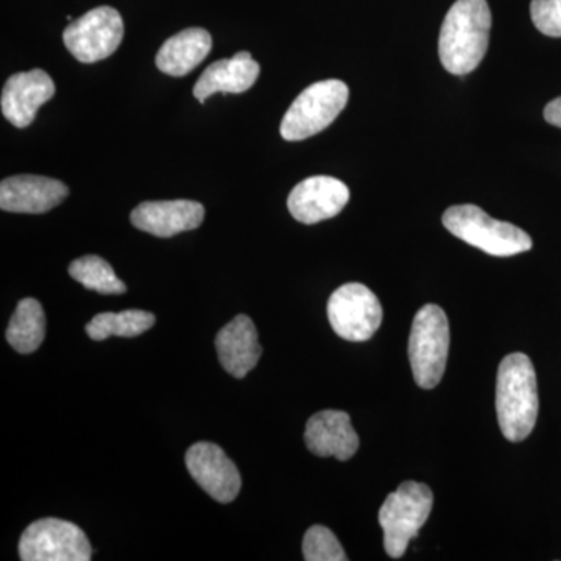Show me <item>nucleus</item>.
Here are the masks:
<instances>
[{"mask_svg": "<svg viewBox=\"0 0 561 561\" xmlns=\"http://www.w3.org/2000/svg\"><path fill=\"white\" fill-rule=\"evenodd\" d=\"M205 219L202 203L191 201L144 202L133 209L130 220L138 230L157 238H172L197 230Z\"/></svg>", "mask_w": 561, "mask_h": 561, "instance_id": "4468645a", "label": "nucleus"}, {"mask_svg": "<svg viewBox=\"0 0 561 561\" xmlns=\"http://www.w3.org/2000/svg\"><path fill=\"white\" fill-rule=\"evenodd\" d=\"M491 11L486 0H457L443 21L438 55L454 76L472 72L489 49Z\"/></svg>", "mask_w": 561, "mask_h": 561, "instance_id": "f257e3e1", "label": "nucleus"}, {"mask_svg": "<svg viewBox=\"0 0 561 561\" xmlns=\"http://www.w3.org/2000/svg\"><path fill=\"white\" fill-rule=\"evenodd\" d=\"M124 38V21L113 7H99L70 22L62 33L66 49L84 65L111 57Z\"/></svg>", "mask_w": 561, "mask_h": 561, "instance_id": "1a4fd4ad", "label": "nucleus"}, {"mask_svg": "<svg viewBox=\"0 0 561 561\" xmlns=\"http://www.w3.org/2000/svg\"><path fill=\"white\" fill-rule=\"evenodd\" d=\"M55 83L43 69L20 72L7 80L0 98L3 116L16 128H27L36 111L55 95Z\"/></svg>", "mask_w": 561, "mask_h": 561, "instance_id": "f8f14e48", "label": "nucleus"}, {"mask_svg": "<svg viewBox=\"0 0 561 561\" xmlns=\"http://www.w3.org/2000/svg\"><path fill=\"white\" fill-rule=\"evenodd\" d=\"M306 446L319 457L350 460L359 449V435L354 431L348 413L323 411L316 413L306 424Z\"/></svg>", "mask_w": 561, "mask_h": 561, "instance_id": "2eb2a0df", "label": "nucleus"}, {"mask_svg": "<svg viewBox=\"0 0 561 561\" xmlns=\"http://www.w3.org/2000/svg\"><path fill=\"white\" fill-rule=\"evenodd\" d=\"M210 47L209 32L201 27L186 28L162 44L157 54L158 69L172 77L187 76L208 57Z\"/></svg>", "mask_w": 561, "mask_h": 561, "instance_id": "a211bd4d", "label": "nucleus"}, {"mask_svg": "<svg viewBox=\"0 0 561 561\" xmlns=\"http://www.w3.org/2000/svg\"><path fill=\"white\" fill-rule=\"evenodd\" d=\"M260 72V65L251 58L249 51H239L232 58L208 66L192 92L202 103L217 92L242 94L256 83Z\"/></svg>", "mask_w": 561, "mask_h": 561, "instance_id": "f3484780", "label": "nucleus"}, {"mask_svg": "<svg viewBox=\"0 0 561 561\" xmlns=\"http://www.w3.org/2000/svg\"><path fill=\"white\" fill-rule=\"evenodd\" d=\"M69 195L60 180L38 175H16L0 183V208L7 213L44 214L57 208Z\"/></svg>", "mask_w": 561, "mask_h": 561, "instance_id": "ddd939ff", "label": "nucleus"}, {"mask_svg": "<svg viewBox=\"0 0 561 561\" xmlns=\"http://www.w3.org/2000/svg\"><path fill=\"white\" fill-rule=\"evenodd\" d=\"M217 354L225 371L243 379L261 359L262 348L257 331L250 317L238 316L221 328L216 337Z\"/></svg>", "mask_w": 561, "mask_h": 561, "instance_id": "dca6fc26", "label": "nucleus"}, {"mask_svg": "<svg viewBox=\"0 0 561 561\" xmlns=\"http://www.w3.org/2000/svg\"><path fill=\"white\" fill-rule=\"evenodd\" d=\"M22 561H90L91 542L77 524L57 518L32 523L20 541Z\"/></svg>", "mask_w": 561, "mask_h": 561, "instance_id": "0eeeda50", "label": "nucleus"}, {"mask_svg": "<svg viewBox=\"0 0 561 561\" xmlns=\"http://www.w3.org/2000/svg\"><path fill=\"white\" fill-rule=\"evenodd\" d=\"M382 317L381 301L360 283L339 287L328 301V319L343 341H370L381 327Z\"/></svg>", "mask_w": 561, "mask_h": 561, "instance_id": "6e6552de", "label": "nucleus"}, {"mask_svg": "<svg viewBox=\"0 0 561 561\" xmlns=\"http://www.w3.org/2000/svg\"><path fill=\"white\" fill-rule=\"evenodd\" d=\"M350 90L341 80L317 81L295 99L280 122V136L302 140L330 127L345 110Z\"/></svg>", "mask_w": 561, "mask_h": 561, "instance_id": "423d86ee", "label": "nucleus"}, {"mask_svg": "<svg viewBox=\"0 0 561 561\" xmlns=\"http://www.w3.org/2000/svg\"><path fill=\"white\" fill-rule=\"evenodd\" d=\"M530 16L542 35L561 38V0H531Z\"/></svg>", "mask_w": 561, "mask_h": 561, "instance_id": "5701e85b", "label": "nucleus"}, {"mask_svg": "<svg viewBox=\"0 0 561 561\" xmlns=\"http://www.w3.org/2000/svg\"><path fill=\"white\" fill-rule=\"evenodd\" d=\"M434 505V494L426 483L408 481L390 493L379 511L383 548L391 559H401L409 542L419 537Z\"/></svg>", "mask_w": 561, "mask_h": 561, "instance_id": "20e7f679", "label": "nucleus"}, {"mask_svg": "<svg viewBox=\"0 0 561 561\" xmlns=\"http://www.w3.org/2000/svg\"><path fill=\"white\" fill-rule=\"evenodd\" d=\"M184 460L192 479L213 500L220 504H230L238 497L242 486L241 472L216 443H195L187 449Z\"/></svg>", "mask_w": 561, "mask_h": 561, "instance_id": "9d476101", "label": "nucleus"}, {"mask_svg": "<svg viewBox=\"0 0 561 561\" xmlns=\"http://www.w3.org/2000/svg\"><path fill=\"white\" fill-rule=\"evenodd\" d=\"M7 341L21 354H31L39 348L46 337V316L35 298H24L18 305L7 328Z\"/></svg>", "mask_w": 561, "mask_h": 561, "instance_id": "6ab92c4d", "label": "nucleus"}, {"mask_svg": "<svg viewBox=\"0 0 561 561\" xmlns=\"http://www.w3.org/2000/svg\"><path fill=\"white\" fill-rule=\"evenodd\" d=\"M443 225L460 241L491 256L508 257L531 249L530 236L507 221L491 219L476 205L451 206L443 214Z\"/></svg>", "mask_w": 561, "mask_h": 561, "instance_id": "7ed1b4c3", "label": "nucleus"}, {"mask_svg": "<svg viewBox=\"0 0 561 561\" xmlns=\"http://www.w3.org/2000/svg\"><path fill=\"white\" fill-rule=\"evenodd\" d=\"M157 317L153 313L130 309L119 313L103 312L87 324L88 335L95 342L106 341L111 335L138 337L153 327Z\"/></svg>", "mask_w": 561, "mask_h": 561, "instance_id": "aec40b11", "label": "nucleus"}, {"mask_svg": "<svg viewBox=\"0 0 561 561\" xmlns=\"http://www.w3.org/2000/svg\"><path fill=\"white\" fill-rule=\"evenodd\" d=\"M545 119L553 127L561 128V98L548 103L545 108Z\"/></svg>", "mask_w": 561, "mask_h": 561, "instance_id": "b1692460", "label": "nucleus"}, {"mask_svg": "<svg viewBox=\"0 0 561 561\" xmlns=\"http://www.w3.org/2000/svg\"><path fill=\"white\" fill-rule=\"evenodd\" d=\"M537 373L529 356H505L497 370L496 412L502 435L508 442L526 440L538 419Z\"/></svg>", "mask_w": 561, "mask_h": 561, "instance_id": "f03ea898", "label": "nucleus"}, {"mask_svg": "<svg viewBox=\"0 0 561 561\" xmlns=\"http://www.w3.org/2000/svg\"><path fill=\"white\" fill-rule=\"evenodd\" d=\"M302 556L308 561H346L341 541L328 527L312 526L302 540Z\"/></svg>", "mask_w": 561, "mask_h": 561, "instance_id": "4be33fe9", "label": "nucleus"}, {"mask_svg": "<svg viewBox=\"0 0 561 561\" xmlns=\"http://www.w3.org/2000/svg\"><path fill=\"white\" fill-rule=\"evenodd\" d=\"M449 321L437 305H426L413 319L409 337V360L413 379L424 390L435 389L440 383L448 362Z\"/></svg>", "mask_w": 561, "mask_h": 561, "instance_id": "39448f33", "label": "nucleus"}, {"mask_svg": "<svg viewBox=\"0 0 561 561\" xmlns=\"http://www.w3.org/2000/svg\"><path fill=\"white\" fill-rule=\"evenodd\" d=\"M350 201V190L332 176H311L291 190L287 208L291 217L305 225L319 224L341 214Z\"/></svg>", "mask_w": 561, "mask_h": 561, "instance_id": "9b49d317", "label": "nucleus"}, {"mask_svg": "<svg viewBox=\"0 0 561 561\" xmlns=\"http://www.w3.org/2000/svg\"><path fill=\"white\" fill-rule=\"evenodd\" d=\"M69 275L88 290L103 295H121L127 291V286L114 273L113 267L101 256L79 257L69 265Z\"/></svg>", "mask_w": 561, "mask_h": 561, "instance_id": "412c9836", "label": "nucleus"}]
</instances>
